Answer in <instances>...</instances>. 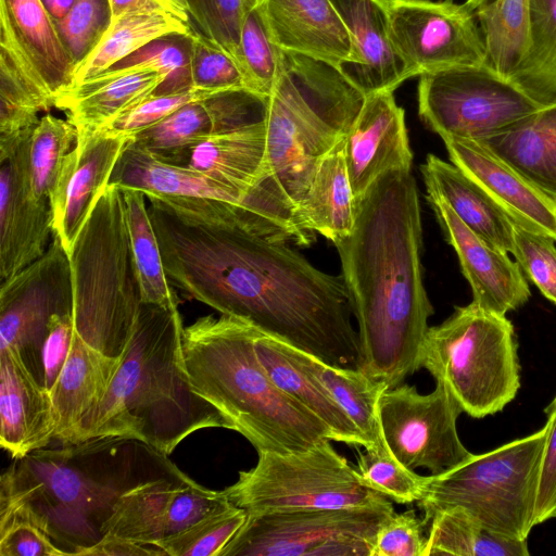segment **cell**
Wrapping results in <instances>:
<instances>
[{"mask_svg":"<svg viewBox=\"0 0 556 556\" xmlns=\"http://www.w3.org/2000/svg\"><path fill=\"white\" fill-rule=\"evenodd\" d=\"M172 283L223 315L339 368L359 369L358 333L342 274L324 273L285 236L213 199H149Z\"/></svg>","mask_w":556,"mask_h":556,"instance_id":"1","label":"cell"},{"mask_svg":"<svg viewBox=\"0 0 556 556\" xmlns=\"http://www.w3.org/2000/svg\"><path fill=\"white\" fill-rule=\"evenodd\" d=\"M334 245L357 321L359 370L393 389L420 369L433 314L422 279L421 210L412 170L381 175L355 205L352 232Z\"/></svg>","mask_w":556,"mask_h":556,"instance_id":"2","label":"cell"},{"mask_svg":"<svg viewBox=\"0 0 556 556\" xmlns=\"http://www.w3.org/2000/svg\"><path fill=\"white\" fill-rule=\"evenodd\" d=\"M184 475L166 455L130 438L98 437L40 448L2 472L0 515L30 520L68 556H81L105 535L124 494Z\"/></svg>","mask_w":556,"mask_h":556,"instance_id":"3","label":"cell"},{"mask_svg":"<svg viewBox=\"0 0 556 556\" xmlns=\"http://www.w3.org/2000/svg\"><path fill=\"white\" fill-rule=\"evenodd\" d=\"M178 305L142 303L119 367L100 403L78 425L72 443L98 437L142 441L168 456L206 428L232 430L192 387L184 357Z\"/></svg>","mask_w":556,"mask_h":556,"instance_id":"4","label":"cell"},{"mask_svg":"<svg viewBox=\"0 0 556 556\" xmlns=\"http://www.w3.org/2000/svg\"><path fill=\"white\" fill-rule=\"evenodd\" d=\"M261 331L227 315L198 318L184 328L187 372L195 392L216 407L257 453L305 452L333 435L271 380L261 364Z\"/></svg>","mask_w":556,"mask_h":556,"instance_id":"5","label":"cell"},{"mask_svg":"<svg viewBox=\"0 0 556 556\" xmlns=\"http://www.w3.org/2000/svg\"><path fill=\"white\" fill-rule=\"evenodd\" d=\"M365 98L339 68L282 50L267 97V162L271 192L294 213L321 160L348 136Z\"/></svg>","mask_w":556,"mask_h":556,"instance_id":"6","label":"cell"},{"mask_svg":"<svg viewBox=\"0 0 556 556\" xmlns=\"http://www.w3.org/2000/svg\"><path fill=\"white\" fill-rule=\"evenodd\" d=\"M75 331L121 357L141 305L123 190L108 185L68 254Z\"/></svg>","mask_w":556,"mask_h":556,"instance_id":"7","label":"cell"},{"mask_svg":"<svg viewBox=\"0 0 556 556\" xmlns=\"http://www.w3.org/2000/svg\"><path fill=\"white\" fill-rule=\"evenodd\" d=\"M420 368L444 386L470 417L494 415L520 388L514 326L505 315L473 301L456 306L442 324L428 328Z\"/></svg>","mask_w":556,"mask_h":556,"instance_id":"8","label":"cell"},{"mask_svg":"<svg viewBox=\"0 0 556 556\" xmlns=\"http://www.w3.org/2000/svg\"><path fill=\"white\" fill-rule=\"evenodd\" d=\"M540 430L483 454H471L450 469L428 476L418 507L428 525L440 509L460 506L479 523L508 540L528 539L533 525L540 466L547 437Z\"/></svg>","mask_w":556,"mask_h":556,"instance_id":"9","label":"cell"},{"mask_svg":"<svg viewBox=\"0 0 556 556\" xmlns=\"http://www.w3.org/2000/svg\"><path fill=\"white\" fill-rule=\"evenodd\" d=\"M327 439L294 454L257 453V464L240 471L224 490L236 506L256 514L303 508H345L388 503L366 486Z\"/></svg>","mask_w":556,"mask_h":556,"instance_id":"10","label":"cell"},{"mask_svg":"<svg viewBox=\"0 0 556 556\" xmlns=\"http://www.w3.org/2000/svg\"><path fill=\"white\" fill-rule=\"evenodd\" d=\"M391 502L248 514L219 556H371L379 527L394 513Z\"/></svg>","mask_w":556,"mask_h":556,"instance_id":"11","label":"cell"},{"mask_svg":"<svg viewBox=\"0 0 556 556\" xmlns=\"http://www.w3.org/2000/svg\"><path fill=\"white\" fill-rule=\"evenodd\" d=\"M417 100L420 118L442 139L479 141L542 110L510 79L486 65L422 74Z\"/></svg>","mask_w":556,"mask_h":556,"instance_id":"12","label":"cell"},{"mask_svg":"<svg viewBox=\"0 0 556 556\" xmlns=\"http://www.w3.org/2000/svg\"><path fill=\"white\" fill-rule=\"evenodd\" d=\"M56 314H73V283L68 254L54 232L45 254L0 289V350L13 351L41 384L42 346Z\"/></svg>","mask_w":556,"mask_h":556,"instance_id":"13","label":"cell"},{"mask_svg":"<svg viewBox=\"0 0 556 556\" xmlns=\"http://www.w3.org/2000/svg\"><path fill=\"white\" fill-rule=\"evenodd\" d=\"M390 38L410 77L454 67L484 66L478 23L452 0H383Z\"/></svg>","mask_w":556,"mask_h":556,"instance_id":"14","label":"cell"},{"mask_svg":"<svg viewBox=\"0 0 556 556\" xmlns=\"http://www.w3.org/2000/svg\"><path fill=\"white\" fill-rule=\"evenodd\" d=\"M462 407L447 389L435 383L428 394L401 383L384 391L379 403L381 431L390 454L403 466L441 473L469 457L456 422Z\"/></svg>","mask_w":556,"mask_h":556,"instance_id":"15","label":"cell"},{"mask_svg":"<svg viewBox=\"0 0 556 556\" xmlns=\"http://www.w3.org/2000/svg\"><path fill=\"white\" fill-rule=\"evenodd\" d=\"M267 97L247 89L190 102L131 138L157 159L187 166L191 150L205 138L265 119Z\"/></svg>","mask_w":556,"mask_h":556,"instance_id":"16","label":"cell"},{"mask_svg":"<svg viewBox=\"0 0 556 556\" xmlns=\"http://www.w3.org/2000/svg\"><path fill=\"white\" fill-rule=\"evenodd\" d=\"M30 137V136H29ZM0 161V277L4 281L41 257L54 233L50 201L37 199L28 176V141Z\"/></svg>","mask_w":556,"mask_h":556,"instance_id":"17","label":"cell"},{"mask_svg":"<svg viewBox=\"0 0 556 556\" xmlns=\"http://www.w3.org/2000/svg\"><path fill=\"white\" fill-rule=\"evenodd\" d=\"M0 49L54 104L72 87L75 64L41 0H0Z\"/></svg>","mask_w":556,"mask_h":556,"instance_id":"18","label":"cell"},{"mask_svg":"<svg viewBox=\"0 0 556 556\" xmlns=\"http://www.w3.org/2000/svg\"><path fill=\"white\" fill-rule=\"evenodd\" d=\"M343 155L355 205L381 175L412 170L405 114L393 91L366 96L343 141Z\"/></svg>","mask_w":556,"mask_h":556,"instance_id":"19","label":"cell"},{"mask_svg":"<svg viewBox=\"0 0 556 556\" xmlns=\"http://www.w3.org/2000/svg\"><path fill=\"white\" fill-rule=\"evenodd\" d=\"M426 199L458 256L472 301L500 315L522 306L531 292L518 262L467 227L444 200L433 194Z\"/></svg>","mask_w":556,"mask_h":556,"instance_id":"20","label":"cell"},{"mask_svg":"<svg viewBox=\"0 0 556 556\" xmlns=\"http://www.w3.org/2000/svg\"><path fill=\"white\" fill-rule=\"evenodd\" d=\"M128 137L99 131L78 139L66 155L50 197L54 232L67 254L89 218Z\"/></svg>","mask_w":556,"mask_h":556,"instance_id":"21","label":"cell"},{"mask_svg":"<svg viewBox=\"0 0 556 556\" xmlns=\"http://www.w3.org/2000/svg\"><path fill=\"white\" fill-rule=\"evenodd\" d=\"M451 162L479 185L513 223L556 240V202L472 139H442Z\"/></svg>","mask_w":556,"mask_h":556,"instance_id":"22","label":"cell"},{"mask_svg":"<svg viewBox=\"0 0 556 556\" xmlns=\"http://www.w3.org/2000/svg\"><path fill=\"white\" fill-rule=\"evenodd\" d=\"M191 480L187 475L166 477L130 490L116 503L105 535L156 545L189 527L200 515Z\"/></svg>","mask_w":556,"mask_h":556,"instance_id":"23","label":"cell"},{"mask_svg":"<svg viewBox=\"0 0 556 556\" xmlns=\"http://www.w3.org/2000/svg\"><path fill=\"white\" fill-rule=\"evenodd\" d=\"M352 41L350 63L341 72L366 96L394 91L412 78L390 38L383 0H331Z\"/></svg>","mask_w":556,"mask_h":556,"instance_id":"24","label":"cell"},{"mask_svg":"<svg viewBox=\"0 0 556 556\" xmlns=\"http://www.w3.org/2000/svg\"><path fill=\"white\" fill-rule=\"evenodd\" d=\"M50 391L11 350H0V445L13 459L54 440Z\"/></svg>","mask_w":556,"mask_h":556,"instance_id":"25","label":"cell"},{"mask_svg":"<svg viewBox=\"0 0 556 556\" xmlns=\"http://www.w3.org/2000/svg\"><path fill=\"white\" fill-rule=\"evenodd\" d=\"M263 9L280 49L339 70L350 63L352 41L331 0H265Z\"/></svg>","mask_w":556,"mask_h":556,"instance_id":"26","label":"cell"},{"mask_svg":"<svg viewBox=\"0 0 556 556\" xmlns=\"http://www.w3.org/2000/svg\"><path fill=\"white\" fill-rule=\"evenodd\" d=\"M187 166L235 190L244 202L266 182L270 188L265 119L205 138L191 150Z\"/></svg>","mask_w":556,"mask_h":556,"instance_id":"27","label":"cell"},{"mask_svg":"<svg viewBox=\"0 0 556 556\" xmlns=\"http://www.w3.org/2000/svg\"><path fill=\"white\" fill-rule=\"evenodd\" d=\"M112 357L88 344L74 330L67 359L50 389L55 418L54 440L70 444L84 417L103 399L119 367Z\"/></svg>","mask_w":556,"mask_h":556,"instance_id":"28","label":"cell"},{"mask_svg":"<svg viewBox=\"0 0 556 556\" xmlns=\"http://www.w3.org/2000/svg\"><path fill=\"white\" fill-rule=\"evenodd\" d=\"M109 185L139 190L148 199L201 198L233 204L244 202L229 187L188 166L157 159L132 138L124 146Z\"/></svg>","mask_w":556,"mask_h":556,"instance_id":"29","label":"cell"},{"mask_svg":"<svg viewBox=\"0 0 556 556\" xmlns=\"http://www.w3.org/2000/svg\"><path fill=\"white\" fill-rule=\"evenodd\" d=\"M164 80L163 74L152 71L96 76L64 91L54 106L74 124L77 140L84 139L151 97Z\"/></svg>","mask_w":556,"mask_h":556,"instance_id":"30","label":"cell"},{"mask_svg":"<svg viewBox=\"0 0 556 556\" xmlns=\"http://www.w3.org/2000/svg\"><path fill=\"white\" fill-rule=\"evenodd\" d=\"M257 357L271 380L331 431L333 441L368 448V442L318 377L302 365L292 346L262 332L256 338Z\"/></svg>","mask_w":556,"mask_h":556,"instance_id":"31","label":"cell"},{"mask_svg":"<svg viewBox=\"0 0 556 556\" xmlns=\"http://www.w3.org/2000/svg\"><path fill=\"white\" fill-rule=\"evenodd\" d=\"M427 194L444 200L462 222L491 244L514 253L513 222L492 198L452 162L428 154L420 166Z\"/></svg>","mask_w":556,"mask_h":556,"instance_id":"32","label":"cell"},{"mask_svg":"<svg viewBox=\"0 0 556 556\" xmlns=\"http://www.w3.org/2000/svg\"><path fill=\"white\" fill-rule=\"evenodd\" d=\"M479 141L556 202V105Z\"/></svg>","mask_w":556,"mask_h":556,"instance_id":"33","label":"cell"},{"mask_svg":"<svg viewBox=\"0 0 556 556\" xmlns=\"http://www.w3.org/2000/svg\"><path fill=\"white\" fill-rule=\"evenodd\" d=\"M343 141L321 160L305 198L295 211L298 223L304 230L313 235L318 232L333 244L348 237L355 223V203Z\"/></svg>","mask_w":556,"mask_h":556,"instance_id":"34","label":"cell"},{"mask_svg":"<svg viewBox=\"0 0 556 556\" xmlns=\"http://www.w3.org/2000/svg\"><path fill=\"white\" fill-rule=\"evenodd\" d=\"M485 49V65L510 77L523 58L530 31L531 0H466Z\"/></svg>","mask_w":556,"mask_h":556,"instance_id":"35","label":"cell"},{"mask_svg":"<svg viewBox=\"0 0 556 556\" xmlns=\"http://www.w3.org/2000/svg\"><path fill=\"white\" fill-rule=\"evenodd\" d=\"M292 349L299 362L319 378L345 410L368 442V448L388 450L381 431L379 403L389 387L359 369L334 367L311 354Z\"/></svg>","mask_w":556,"mask_h":556,"instance_id":"36","label":"cell"},{"mask_svg":"<svg viewBox=\"0 0 556 556\" xmlns=\"http://www.w3.org/2000/svg\"><path fill=\"white\" fill-rule=\"evenodd\" d=\"M192 31L191 23L169 13L135 14L112 22L97 47L75 66L72 87L105 72L156 38Z\"/></svg>","mask_w":556,"mask_h":556,"instance_id":"37","label":"cell"},{"mask_svg":"<svg viewBox=\"0 0 556 556\" xmlns=\"http://www.w3.org/2000/svg\"><path fill=\"white\" fill-rule=\"evenodd\" d=\"M527 540L491 533L460 506L438 510L429 521L424 556H528Z\"/></svg>","mask_w":556,"mask_h":556,"instance_id":"38","label":"cell"},{"mask_svg":"<svg viewBox=\"0 0 556 556\" xmlns=\"http://www.w3.org/2000/svg\"><path fill=\"white\" fill-rule=\"evenodd\" d=\"M509 79L542 109L556 105V0H531L528 47Z\"/></svg>","mask_w":556,"mask_h":556,"instance_id":"39","label":"cell"},{"mask_svg":"<svg viewBox=\"0 0 556 556\" xmlns=\"http://www.w3.org/2000/svg\"><path fill=\"white\" fill-rule=\"evenodd\" d=\"M122 190L141 301L162 307L178 305V296L169 286L164 269L159 240L146 204V194L135 189Z\"/></svg>","mask_w":556,"mask_h":556,"instance_id":"40","label":"cell"},{"mask_svg":"<svg viewBox=\"0 0 556 556\" xmlns=\"http://www.w3.org/2000/svg\"><path fill=\"white\" fill-rule=\"evenodd\" d=\"M54 102L38 90L0 49V161L11 155Z\"/></svg>","mask_w":556,"mask_h":556,"instance_id":"41","label":"cell"},{"mask_svg":"<svg viewBox=\"0 0 556 556\" xmlns=\"http://www.w3.org/2000/svg\"><path fill=\"white\" fill-rule=\"evenodd\" d=\"M190 36L170 35L156 38L97 76L114 77L125 73L152 71L165 76V80L153 94L192 89Z\"/></svg>","mask_w":556,"mask_h":556,"instance_id":"42","label":"cell"},{"mask_svg":"<svg viewBox=\"0 0 556 556\" xmlns=\"http://www.w3.org/2000/svg\"><path fill=\"white\" fill-rule=\"evenodd\" d=\"M77 141V129L67 118L47 113L28 141V176L37 199L50 201L66 155Z\"/></svg>","mask_w":556,"mask_h":556,"instance_id":"43","label":"cell"},{"mask_svg":"<svg viewBox=\"0 0 556 556\" xmlns=\"http://www.w3.org/2000/svg\"><path fill=\"white\" fill-rule=\"evenodd\" d=\"M282 49L270 31L263 3L245 16L240 37V65L250 90L268 97L277 80Z\"/></svg>","mask_w":556,"mask_h":556,"instance_id":"44","label":"cell"},{"mask_svg":"<svg viewBox=\"0 0 556 556\" xmlns=\"http://www.w3.org/2000/svg\"><path fill=\"white\" fill-rule=\"evenodd\" d=\"M248 518L245 509L231 502L184 530L160 541L166 556H219Z\"/></svg>","mask_w":556,"mask_h":556,"instance_id":"45","label":"cell"},{"mask_svg":"<svg viewBox=\"0 0 556 556\" xmlns=\"http://www.w3.org/2000/svg\"><path fill=\"white\" fill-rule=\"evenodd\" d=\"M184 1L192 27L240 65V37L245 16L265 0Z\"/></svg>","mask_w":556,"mask_h":556,"instance_id":"46","label":"cell"},{"mask_svg":"<svg viewBox=\"0 0 556 556\" xmlns=\"http://www.w3.org/2000/svg\"><path fill=\"white\" fill-rule=\"evenodd\" d=\"M355 469L366 486L399 504L418 503L428 484V476L417 475L403 466L389 450L358 452Z\"/></svg>","mask_w":556,"mask_h":556,"instance_id":"47","label":"cell"},{"mask_svg":"<svg viewBox=\"0 0 556 556\" xmlns=\"http://www.w3.org/2000/svg\"><path fill=\"white\" fill-rule=\"evenodd\" d=\"M53 22L76 66L97 47L111 26V7L109 0H75L68 12Z\"/></svg>","mask_w":556,"mask_h":556,"instance_id":"48","label":"cell"},{"mask_svg":"<svg viewBox=\"0 0 556 556\" xmlns=\"http://www.w3.org/2000/svg\"><path fill=\"white\" fill-rule=\"evenodd\" d=\"M190 40L191 76L194 88L211 91L250 90L241 66L231 55L194 28Z\"/></svg>","mask_w":556,"mask_h":556,"instance_id":"49","label":"cell"},{"mask_svg":"<svg viewBox=\"0 0 556 556\" xmlns=\"http://www.w3.org/2000/svg\"><path fill=\"white\" fill-rule=\"evenodd\" d=\"M514 253L541 293L556 304V240L513 223Z\"/></svg>","mask_w":556,"mask_h":556,"instance_id":"50","label":"cell"},{"mask_svg":"<svg viewBox=\"0 0 556 556\" xmlns=\"http://www.w3.org/2000/svg\"><path fill=\"white\" fill-rule=\"evenodd\" d=\"M222 91L192 88L169 94H152L138 105L109 123L102 130L131 138L139 131L161 122L181 106L203 100Z\"/></svg>","mask_w":556,"mask_h":556,"instance_id":"51","label":"cell"},{"mask_svg":"<svg viewBox=\"0 0 556 556\" xmlns=\"http://www.w3.org/2000/svg\"><path fill=\"white\" fill-rule=\"evenodd\" d=\"M414 509L388 517L379 527L371 556H424L427 535Z\"/></svg>","mask_w":556,"mask_h":556,"instance_id":"52","label":"cell"},{"mask_svg":"<svg viewBox=\"0 0 556 556\" xmlns=\"http://www.w3.org/2000/svg\"><path fill=\"white\" fill-rule=\"evenodd\" d=\"M0 556H68L37 525L16 515H0Z\"/></svg>","mask_w":556,"mask_h":556,"instance_id":"53","label":"cell"},{"mask_svg":"<svg viewBox=\"0 0 556 556\" xmlns=\"http://www.w3.org/2000/svg\"><path fill=\"white\" fill-rule=\"evenodd\" d=\"M544 413L548 430L540 466L534 527L556 515V394Z\"/></svg>","mask_w":556,"mask_h":556,"instance_id":"54","label":"cell"},{"mask_svg":"<svg viewBox=\"0 0 556 556\" xmlns=\"http://www.w3.org/2000/svg\"><path fill=\"white\" fill-rule=\"evenodd\" d=\"M74 330L73 314H56L50 320L42 346L43 384L49 391L67 359Z\"/></svg>","mask_w":556,"mask_h":556,"instance_id":"55","label":"cell"},{"mask_svg":"<svg viewBox=\"0 0 556 556\" xmlns=\"http://www.w3.org/2000/svg\"><path fill=\"white\" fill-rule=\"evenodd\" d=\"M112 22L125 16L149 13H169L190 23L184 0H109Z\"/></svg>","mask_w":556,"mask_h":556,"instance_id":"56","label":"cell"},{"mask_svg":"<svg viewBox=\"0 0 556 556\" xmlns=\"http://www.w3.org/2000/svg\"><path fill=\"white\" fill-rule=\"evenodd\" d=\"M81 556H166L156 545H144L114 535H104Z\"/></svg>","mask_w":556,"mask_h":556,"instance_id":"57","label":"cell"},{"mask_svg":"<svg viewBox=\"0 0 556 556\" xmlns=\"http://www.w3.org/2000/svg\"><path fill=\"white\" fill-rule=\"evenodd\" d=\"M74 1L75 0H41L53 20L63 17L73 5Z\"/></svg>","mask_w":556,"mask_h":556,"instance_id":"58","label":"cell"},{"mask_svg":"<svg viewBox=\"0 0 556 556\" xmlns=\"http://www.w3.org/2000/svg\"><path fill=\"white\" fill-rule=\"evenodd\" d=\"M555 517H556V515H555Z\"/></svg>","mask_w":556,"mask_h":556,"instance_id":"59","label":"cell"}]
</instances>
